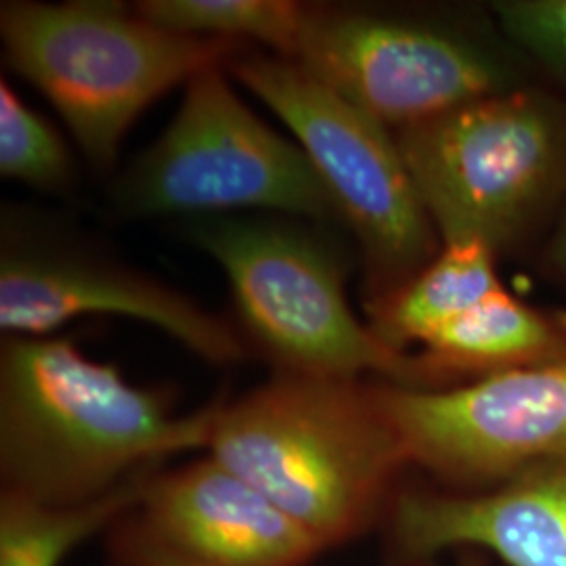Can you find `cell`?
Listing matches in <instances>:
<instances>
[{"instance_id":"obj_1","label":"cell","mask_w":566,"mask_h":566,"mask_svg":"<svg viewBox=\"0 0 566 566\" xmlns=\"http://www.w3.org/2000/svg\"><path fill=\"white\" fill-rule=\"evenodd\" d=\"M214 403L177 413L156 388L86 357L70 338L7 336L0 348V491L97 502L168 458L206 449Z\"/></svg>"},{"instance_id":"obj_2","label":"cell","mask_w":566,"mask_h":566,"mask_svg":"<svg viewBox=\"0 0 566 566\" xmlns=\"http://www.w3.org/2000/svg\"><path fill=\"white\" fill-rule=\"evenodd\" d=\"M206 453L256 486L325 549L385 521L409 468L374 380L275 371L217 401Z\"/></svg>"},{"instance_id":"obj_3","label":"cell","mask_w":566,"mask_h":566,"mask_svg":"<svg viewBox=\"0 0 566 566\" xmlns=\"http://www.w3.org/2000/svg\"><path fill=\"white\" fill-rule=\"evenodd\" d=\"M441 243L535 252L566 200V95L535 82L395 133Z\"/></svg>"},{"instance_id":"obj_4","label":"cell","mask_w":566,"mask_h":566,"mask_svg":"<svg viewBox=\"0 0 566 566\" xmlns=\"http://www.w3.org/2000/svg\"><path fill=\"white\" fill-rule=\"evenodd\" d=\"M294 61L392 133L542 82L489 7L308 4Z\"/></svg>"},{"instance_id":"obj_5","label":"cell","mask_w":566,"mask_h":566,"mask_svg":"<svg viewBox=\"0 0 566 566\" xmlns=\"http://www.w3.org/2000/svg\"><path fill=\"white\" fill-rule=\"evenodd\" d=\"M7 65L57 109L84 158L114 166L143 112L242 44L185 36L114 0L2 2Z\"/></svg>"},{"instance_id":"obj_6","label":"cell","mask_w":566,"mask_h":566,"mask_svg":"<svg viewBox=\"0 0 566 566\" xmlns=\"http://www.w3.org/2000/svg\"><path fill=\"white\" fill-rule=\"evenodd\" d=\"M189 238L223 269L248 336L275 371L416 386L413 355L355 315L340 250L306 221L210 217Z\"/></svg>"},{"instance_id":"obj_7","label":"cell","mask_w":566,"mask_h":566,"mask_svg":"<svg viewBox=\"0 0 566 566\" xmlns=\"http://www.w3.org/2000/svg\"><path fill=\"white\" fill-rule=\"evenodd\" d=\"M224 67L294 133L327 187L361 252L365 304L399 290L439 254L443 243L390 128L294 60L242 49Z\"/></svg>"},{"instance_id":"obj_8","label":"cell","mask_w":566,"mask_h":566,"mask_svg":"<svg viewBox=\"0 0 566 566\" xmlns=\"http://www.w3.org/2000/svg\"><path fill=\"white\" fill-rule=\"evenodd\" d=\"M114 198L137 217L196 221L271 210L306 223H340L303 147L240 99L224 63L185 84L179 112L124 172Z\"/></svg>"},{"instance_id":"obj_9","label":"cell","mask_w":566,"mask_h":566,"mask_svg":"<svg viewBox=\"0 0 566 566\" xmlns=\"http://www.w3.org/2000/svg\"><path fill=\"white\" fill-rule=\"evenodd\" d=\"M374 388L409 468L447 491H486L566 460V355L447 388Z\"/></svg>"},{"instance_id":"obj_10","label":"cell","mask_w":566,"mask_h":566,"mask_svg":"<svg viewBox=\"0 0 566 566\" xmlns=\"http://www.w3.org/2000/svg\"><path fill=\"white\" fill-rule=\"evenodd\" d=\"M84 315L151 325L208 364L233 365L248 357V346L231 325L170 285L72 243L25 240L4 229L2 334L46 338Z\"/></svg>"},{"instance_id":"obj_11","label":"cell","mask_w":566,"mask_h":566,"mask_svg":"<svg viewBox=\"0 0 566 566\" xmlns=\"http://www.w3.org/2000/svg\"><path fill=\"white\" fill-rule=\"evenodd\" d=\"M385 523L397 565L479 549L506 566H566V460L535 465L486 491H397Z\"/></svg>"},{"instance_id":"obj_12","label":"cell","mask_w":566,"mask_h":566,"mask_svg":"<svg viewBox=\"0 0 566 566\" xmlns=\"http://www.w3.org/2000/svg\"><path fill=\"white\" fill-rule=\"evenodd\" d=\"M133 518L158 546L198 566H311L327 552L313 533L208 453L156 470Z\"/></svg>"},{"instance_id":"obj_13","label":"cell","mask_w":566,"mask_h":566,"mask_svg":"<svg viewBox=\"0 0 566 566\" xmlns=\"http://www.w3.org/2000/svg\"><path fill=\"white\" fill-rule=\"evenodd\" d=\"M416 386L447 388L566 355V313L506 287L439 327L413 353Z\"/></svg>"},{"instance_id":"obj_14","label":"cell","mask_w":566,"mask_h":566,"mask_svg":"<svg viewBox=\"0 0 566 566\" xmlns=\"http://www.w3.org/2000/svg\"><path fill=\"white\" fill-rule=\"evenodd\" d=\"M500 256L483 242H447L409 282L378 303L365 304L367 324L397 353L409 355L439 327L504 287Z\"/></svg>"},{"instance_id":"obj_15","label":"cell","mask_w":566,"mask_h":566,"mask_svg":"<svg viewBox=\"0 0 566 566\" xmlns=\"http://www.w3.org/2000/svg\"><path fill=\"white\" fill-rule=\"evenodd\" d=\"M151 474L78 506H51L0 491V566L63 565L78 547L107 535L137 510Z\"/></svg>"},{"instance_id":"obj_16","label":"cell","mask_w":566,"mask_h":566,"mask_svg":"<svg viewBox=\"0 0 566 566\" xmlns=\"http://www.w3.org/2000/svg\"><path fill=\"white\" fill-rule=\"evenodd\" d=\"M137 13L164 30L212 39L259 42L273 55L294 60L308 4L292 0H145Z\"/></svg>"},{"instance_id":"obj_17","label":"cell","mask_w":566,"mask_h":566,"mask_svg":"<svg viewBox=\"0 0 566 566\" xmlns=\"http://www.w3.org/2000/svg\"><path fill=\"white\" fill-rule=\"evenodd\" d=\"M0 175L41 191H61L74 177L72 154L55 126L0 81Z\"/></svg>"},{"instance_id":"obj_18","label":"cell","mask_w":566,"mask_h":566,"mask_svg":"<svg viewBox=\"0 0 566 566\" xmlns=\"http://www.w3.org/2000/svg\"><path fill=\"white\" fill-rule=\"evenodd\" d=\"M486 7L542 82L566 95V0H495Z\"/></svg>"},{"instance_id":"obj_19","label":"cell","mask_w":566,"mask_h":566,"mask_svg":"<svg viewBox=\"0 0 566 566\" xmlns=\"http://www.w3.org/2000/svg\"><path fill=\"white\" fill-rule=\"evenodd\" d=\"M109 560L122 566H198L181 556L168 552L166 547L158 546L143 533L133 518V512L122 518L107 535ZM460 566H483L476 560H468Z\"/></svg>"},{"instance_id":"obj_20","label":"cell","mask_w":566,"mask_h":566,"mask_svg":"<svg viewBox=\"0 0 566 566\" xmlns=\"http://www.w3.org/2000/svg\"><path fill=\"white\" fill-rule=\"evenodd\" d=\"M533 266L544 282L566 292V200L546 240L533 252Z\"/></svg>"},{"instance_id":"obj_21","label":"cell","mask_w":566,"mask_h":566,"mask_svg":"<svg viewBox=\"0 0 566 566\" xmlns=\"http://www.w3.org/2000/svg\"><path fill=\"white\" fill-rule=\"evenodd\" d=\"M107 566H122V565H116V563H112V560H109V565Z\"/></svg>"}]
</instances>
